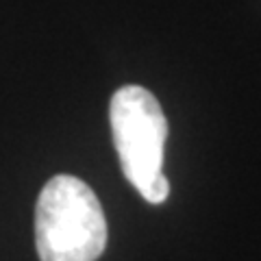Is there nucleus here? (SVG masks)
Here are the masks:
<instances>
[{"mask_svg": "<svg viewBox=\"0 0 261 261\" xmlns=\"http://www.w3.org/2000/svg\"><path fill=\"white\" fill-rule=\"evenodd\" d=\"M39 261H96L107 246V220L85 181L57 174L44 185L35 209Z\"/></svg>", "mask_w": 261, "mask_h": 261, "instance_id": "f257e3e1", "label": "nucleus"}, {"mask_svg": "<svg viewBox=\"0 0 261 261\" xmlns=\"http://www.w3.org/2000/svg\"><path fill=\"white\" fill-rule=\"evenodd\" d=\"M109 120L126 181L150 205L166 202L170 183L163 174V146L168 120L159 100L146 87L124 85L111 96Z\"/></svg>", "mask_w": 261, "mask_h": 261, "instance_id": "f03ea898", "label": "nucleus"}]
</instances>
